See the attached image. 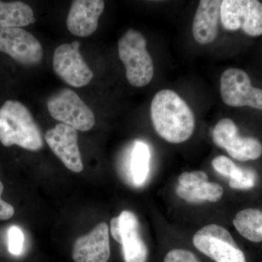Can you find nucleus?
<instances>
[{
    "instance_id": "39448f33",
    "label": "nucleus",
    "mask_w": 262,
    "mask_h": 262,
    "mask_svg": "<svg viewBox=\"0 0 262 262\" xmlns=\"http://www.w3.org/2000/svg\"><path fill=\"white\" fill-rule=\"evenodd\" d=\"M47 106L53 119L76 130L84 132L94 126V113L72 90H61L48 99Z\"/></svg>"
},
{
    "instance_id": "0eeeda50",
    "label": "nucleus",
    "mask_w": 262,
    "mask_h": 262,
    "mask_svg": "<svg viewBox=\"0 0 262 262\" xmlns=\"http://www.w3.org/2000/svg\"><path fill=\"white\" fill-rule=\"evenodd\" d=\"M220 92L224 102L229 106L262 110V90L253 87L249 76L242 70L231 68L223 72Z\"/></svg>"
},
{
    "instance_id": "412c9836",
    "label": "nucleus",
    "mask_w": 262,
    "mask_h": 262,
    "mask_svg": "<svg viewBox=\"0 0 262 262\" xmlns=\"http://www.w3.org/2000/svg\"><path fill=\"white\" fill-rule=\"evenodd\" d=\"M24 235L21 229L16 226L8 231V250L13 256H19L23 251Z\"/></svg>"
},
{
    "instance_id": "20e7f679",
    "label": "nucleus",
    "mask_w": 262,
    "mask_h": 262,
    "mask_svg": "<svg viewBox=\"0 0 262 262\" xmlns=\"http://www.w3.org/2000/svg\"><path fill=\"white\" fill-rule=\"evenodd\" d=\"M194 247L215 262H246V256L227 229L219 225L202 227L193 236Z\"/></svg>"
},
{
    "instance_id": "b1692460",
    "label": "nucleus",
    "mask_w": 262,
    "mask_h": 262,
    "mask_svg": "<svg viewBox=\"0 0 262 262\" xmlns=\"http://www.w3.org/2000/svg\"><path fill=\"white\" fill-rule=\"evenodd\" d=\"M4 190V186L0 182V220H8L14 215L15 210L9 203L3 201L1 198Z\"/></svg>"
},
{
    "instance_id": "2eb2a0df",
    "label": "nucleus",
    "mask_w": 262,
    "mask_h": 262,
    "mask_svg": "<svg viewBox=\"0 0 262 262\" xmlns=\"http://www.w3.org/2000/svg\"><path fill=\"white\" fill-rule=\"evenodd\" d=\"M221 0H201L192 24V34L196 42L208 45L216 39L221 17Z\"/></svg>"
},
{
    "instance_id": "5701e85b",
    "label": "nucleus",
    "mask_w": 262,
    "mask_h": 262,
    "mask_svg": "<svg viewBox=\"0 0 262 262\" xmlns=\"http://www.w3.org/2000/svg\"><path fill=\"white\" fill-rule=\"evenodd\" d=\"M163 262H201L195 255L184 249H173L169 251Z\"/></svg>"
},
{
    "instance_id": "1a4fd4ad",
    "label": "nucleus",
    "mask_w": 262,
    "mask_h": 262,
    "mask_svg": "<svg viewBox=\"0 0 262 262\" xmlns=\"http://www.w3.org/2000/svg\"><path fill=\"white\" fill-rule=\"evenodd\" d=\"M80 46L78 41L65 43L58 46L53 53V67L56 75L75 88L87 85L94 77L81 55Z\"/></svg>"
},
{
    "instance_id": "dca6fc26",
    "label": "nucleus",
    "mask_w": 262,
    "mask_h": 262,
    "mask_svg": "<svg viewBox=\"0 0 262 262\" xmlns=\"http://www.w3.org/2000/svg\"><path fill=\"white\" fill-rule=\"evenodd\" d=\"M215 171L229 179V187L239 190H248L254 187L256 182V172L252 169L243 168L227 157L220 155L212 161Z\"/></svg>"
},
{
    "instance_id": "f03ea898",
    "label": "nucleus",
    "mask_w": 262,
    "mask_h": 262,
    "mask_svg": "<svg viewBox=\"0 0 262 262\" xmlns=\"http://www.w3.org/2000/svg\"><path fill=\"white\" fill-rule=\"evenodd\" d=\"M0 142L5 146L17 145L30 151L42 149L41 131L23 103L8 100L0 108Z\"/></svg>"
},
{
    "instance_id": "6e6552de",
    "label": "nucleus",
    "mask_w": 262,
    "mask_h": 262,
    "mask_svg": "<svg viewBox=\"0 0 262 262\" xmlns=\"http://www.w3.org/2000/svg\"><path fill=\"white\" fill-rule=\"evenodd\" d=\"M213 141L239 161L257 160L262 155L261 142L255 138L239 136L237 125L231 119H222L217 122L213 130Z\"/></svg>"
},
{
    "instance_id": "4be33fe9",
    "label": "nucleus",
    "mask_w": 262,
    "mask_h": 262,
    "mask_svg": "<svg viewBox=\"0 0 262 262\" xmlns=\"http://www.w3.org/2000/svg\"><path fill=\"white\" fill-rule=\"evenodd\" d=\"M179 185L189 187L198 183L208 182V177L206 172L194 170L192 172H184L179 176Z\"/></svg>"
},
{
    "instance_id": "a211bd4d",
    "label": "nucleus",
    "mask_w": 262,
    "mask_h": 262,
    "mask_svg": "<svg viewBox=\"0 0 262 262\" xmlns=\"http://www.w3.org/2000/svg\"><path fill=\"white\" fill-rule=\"evenodd\" d=\"M176 193L181 199L192 204H201L205 202L216 203L224 194V189L218 183L205 182L193 184L189 187L177 186Z\"/></svg>"
},
{
    "instance_id": "9b49d317",
    "label": "nucleus",
    "mask_w": 262,
    "mask_h": 262,
    "mask_svg": "<svg viewBox=\"0 0 262 262\" xmlns=\"http://www.w3.org/2000/svg\"><path fill=\"white\" fill-rule=\"evenodd\" d=\"M0 52L26 66L38 64L44 55L37 38L21 28L0 29Z\"/></svg>"
},
{
    "instance_id": "4468645a",
    "label": "nucleus",
    "mask_w": 262,
    "mask_h": 262,
    "mask_svg": "<svg viewBox=\"0 0 262 262\" xmlns=\"http://www.w3.org/2000/svg\"><path fill=\"white\" fill-rule=\"evenodd\" d=\"M104 8L105 3L102 0L72 2L67 19V28L77 37H89L97 29L98 19Z\"/></svg>"
},
{
    "instance_id": "f3484780",
    "label": "nucleus",
    "mask_w": 262,
    "mask_h": 262,
    "mask_svg": "<svg viewBox=\"0 0 262 262\" xmlns=\"http://www.w3.org/2000/svg\"><path fill=\"white\" fill-rule=\"evenodd\" d=\"M35 20L32 8L23 2L0 1V29L20 28Z\"/></svg>"
},
{
    "instance_id": "423d86ee",
    "label": "nucleus",
    "mask_w": 262,
    "mask_h": 262,
    "mask_svg": "<svg viewBox=\"0 0 262 262\" xmlns=\"http://www.w3.org/2000/svg\"><path fill=\"white\" fill-rule=\"evenodd\" d=\"M221 22L229 31L242 29L252 37L262 34V3L257 0H222Z\"/></svg>"
},
{
    "instance_id": "9d476101",
    "label": "nucleus",
    "mask_w": 262,
    "mask_h": 262,
    "mask_svg": "<svg viewBox=\"0 0 262 262\" xmlns=\"http://www.w3.org/2000/svg\"><path fill=\"white\" fill-rule=\"evenodd\" d=\"M110 232L122 245L125 262H146L148 249L139 232V223L135 213L123 211L110 222Z\"/></svg>"
},
{
    "instance_id": "ddd939ff",
    "label": "nucleus",
    "mask_w": 262,
    "mask_h": 262,
    "mask_svg": "<svg viewBox=\"0 0 262 262\" xmlns=\"http://www.w3.org/2000/svg\"><path fill=\"white\" fill-rule=\"evenodd\" d=\"M110 229L101 222L90 233L76 239L72 250L75 262H107L110 257Z\"/></svg>"
},
{
    "instance_id": "7ed1b4c3",
    "label": "nucleus",
    "mask_w": 262,
    "mask_h": 262,
    "mask_svg": "<svg viewBox=\"0 0 262 262\" xmlns=\"http://www.w3.org/2000/svg\"><path fill=\"white\" fill-rule=\"evenodd\" d=\"M118 53L130 84L137 88L149 84L154 76V64L144 36L135 29H128L119 39Z\"/></svg>"
},
{
    "instance_id": "f8f14e48",
    "label": "nucleus",
    "mask_w": 262,
    "mask_h": 262,
    "mask_svg": "<svg viewBox=\"0 0 262 262\" xmlns=\"http://www.w3.org/2000/svg\"><path fill=\"white\" fill-rule=\"evenodd\" d=\"M51 151L71 171L80 173L83 164L78 146V136L75 129L59 123L50 129L45 135Z\"/></svg>"
},
{
    "instance_id": "6ab92c4d",
    "label": "nucleus",
    "mask_w": 262,
    "mask_h": 262,
    "mask_svg": "<svg viewBox=\"0 0 262 262\" xmlns=\"http://www.w3.org/2000/svg\"><path fill=\"white\" fill-rule=\"evenodd\" d=\"M233 225L244 238L253 243L262 241V211L247 208L234 216Z\"/></svg>"
},
{
    "instance_id": "aec40b11",
    "label": "nucleus",
    "mask_w": 262,
    "mask_h": 262,
    "mask_svg": "<svg viewBox=\"0 0 262 262\" xmlns=\"http://www.w3.org/2000/svg\"><path fill=\"white\" fill-rule=\"evenodd\" d=\"M150 157L147 144L143 141H136L130 157L131 176L136 185H142L146 182L149 173Z\"/></svg>"
},
{
    "instance_id": "f257e3e1",
    "label": "nucleus",
    "mask_w": 262,
    "mask_h": 262,
    "mask_svg": "<svg viewBox=\"0 0 262 262\" xmlns=\"http://www.w3.org/2000/svg\"><path fill=\"white\" fill-rule=\"evenodd\" d=\"M150 113L155 130L169 143L184 142L194 133V113L187 103L171 90H162L155 95Z\"/></svg>"
}]
</instances>
